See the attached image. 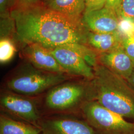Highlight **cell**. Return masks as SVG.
Masks as SVG:
<instances>
[{
    "instance_id": "6da1fadb",
    "label": "cell",
    "mask_w": 134,
    "mask_h": 134,
    "mask_svg": "<svg viewBox=\"0 0 134 134\" xmlns=\"http://www.w3.org/2000/svg\"><path fill=\"white\" fill-rule=\"evenodd\" d=\"M10 15L16 25V41L21 46L35 43L51 50L71 43H86L87 30L81 22L43 5L16 8Z\"/></svg>"
},
{
    "instance_id": "7a4b0ae2",
    "label": "cell",
    "mask_w": 134,
    "mask_h": 134,
    "mask_svg": "<svg viewBox=\"0 0 134 134\" xmlns=\"http://www.w3.org/2000/svg\"><path fill=\"white\" fill-rule=\"evenodd\" d=\"M87 85L88 100L96 101L125 118L134 119V88L123 77L98 63Z\"/></svg>"
},
{
    "instance_id": "3957f363",
    "label": "cell",
    "mask_w": 134,
    "mask_h": 134,
    "mask_svg": "<svg viewBox=\"0 0 134 134\" xmlns=\"http://www.w3.org/2000/svg\"><path fill=\"white\" fill-rule=\"evenodd\" d=\"M81 109L87 123L100 134H134V123L107 109L96 101H85Z\"/></svg>"
},
{
    "instance_id": "277c9868",
    "label": "cell",
    "mask_w": 134,
    "mask_h": 134,
    "mask_svg": "<svg viewBox=\"0 0 134 134\" xmlns=\"http://www.w3.org/2000/svg\"><path fill=\"white\" fill-rule=\"evenodd\" d=\"M26 71L8 81L7 86L10 91L21 95H36L67 80L65 74L45 72L37 69Z\"/></svg>"
},
{
    "instance_id": "5b68a950",
    "label": "cell",
    "mask_w": 134,
    "mask_h": 134,
    "mask_svg": "<svg viewBox=\"0 0 134 134\" xmlns=\"http://www.w3.org/2000/svg\"><path fill=\"white\" fill-rule=\"evenodd\" d=\"M87 85L79 83L59 85L49 92L45 98V104L53 110L69 109L79 103L87 97Z\"/></svg>"
},
{
    "instance_id": "8992f818",
    "label": "cell",
    "mask_w": 134,
    "mask_h": 134,
    "mask_svg": "<svg viewBox=\"0 0 134 134\" xmlns=\"http://www.w3.org/2000/svg\"><path fill=\"white\" fill-rule=\"evenodd\" d=\"M82 25L93 32L110 34L118 32L119 19L115 12L106 8L84 12L81 17Z\"/></svg>"
},
{
    "instance_id": "52a82bcc",
    "label": "cell",
    "mask_w": 134,
    "mask_h": 134,
    "mask_svg": "<svg viewBox=\"0 0 134 134\" xmlns=\"http://www.w3.org/2000/svg\"><path fill=\"white\" fill-rule=\"evenodd\" d=\"M67 74L83 77L91 81L94 77L92 67L72 50L60 46L50 50Z\"/></svg>"
},
{
    "instance_id": "ba28073f",
    "label": "cell",
    "mask_w": 134,
    "mask_h": 134,
    "mask_svg": "<svg viewBox=\"0 0 134 134\" xmlns=\"http://www.w3.org/2000/svg\"><path fill=\"white\" fill-rule=\"evenodd\" d=\"M22 54L24 58L36 69L45 72L66 74L50 50L35 43L22 46Z\"/></svg>"
},
{
    "instance_id": "9c48e42d",
    "label": "cell",
    "mask_w": 134,
    "mask_h": 134,
    "mask_svg": "<svg viewBox=\"0 0 134 134\" xmlns=\"http://www.w3.org/2000/svg\"><path fill=\"white\" fill-rule=\"evenodd\" d=\"M1 105L12 114L31 123L38 120L36 106L30 99L18 94L7 93L1 96Z\"/></svg>"
},
{
    "instance_id": "30bf717a",
    "label": "cell",
    "mask_w": 134,
    "mask_h": 134,
    "mask_svg": "<svg viewBox=\"0 0 134 134\" xmlns=\"http://www.w3.org/2000/svg\"><path fill=\"white\" fill-rule=\"evenodd\" d=\"M40 128L42 134H95L93 128L88 123L73 119L46 120Z\"/></svg>"
},
{
    "instance_id": "8fae6325",
    "label": "cell",
    "mask_w": 134,
    "mask_h": 134,
    "mask_svg": "<svg viewBox=\"0 0 134 134\" xmlns=\"http://www.w3.org/2000/svg\"><path fill=\"white\" fill-rule=\"evenodd\" d=\"M98 62L126 80L134 69L133 61L122 46L109 52L98 54Z\"/></svg>"
},
{
    "instance_id": "7c38bea8",
    "label": "cell",
    "mask_w": 134,
    "mask_h": 134,
    "mask_svg": "<svg viewBox=\"0 0 134 134\" xmlns=\"http://www.w3.org/2000/svg\"><path fill=\"white\" fill-rule=\"evenodd\" d=\"M122 36L119 32L99 34L87 30L85 44L98 54L107 53L122 46Z\"/></svg>"
},
{
    "instance_id": "4fadbf2b",
    "label": "cell",
    "mask_w": 134,
    "mask_h": 134,
    "mask_svg": "<svg viewBox=\"0 0 134 134\" xmlns=\"http://www.w3.org/2000/svg\"><path fill=\"white\" fill-rule=\"evenodd\" d=\"M43 5L79 22L85 11V0H44Z\"/></svg>"
},
{
    "instance_id": "5bb4252c",
    "label": "cell",
    "mask_w": 134,
    "mask_h": 134,
    "mask_svg": "<svg viewBox=\"0 0 134 134\" xmlns=\"http://www.w3.org/2000/svg\"><path fill=\"white\" fill-rule=\"evenodd\" d=\"M40 128L13 120L4 115L0 117V134H40Z\"/></svg>"
},
{
    "instance_id": "9a60e30c",
    "label": "cell",
    "mask_w": 134,
    "mask_h": 134,
    "mask_svg": "<svg viewBox=\"0 0 134 134\" xmlns=\"http://www.w3.org/2000/svg\"><path fill=\"white\" fill-rule=\"evenodd\" d=\"M62 46L67 47L75 52L92 68L95 67L98 63V54L86 44L81 43H71Z\"/></svg>"
},
{
    "instance_id": "2e32d148",
    "label": "cell",
    "mask_w": 134,
    "mask_h": 134,
    "mask_svg": "<svg viewBox=\"0 0 134 134\" xmlns=\"http://www.w3.org/2000/svg\"><path fill=\"white\" fill-rule=\"evenodd\" d=\"M15 41L10 38L0 39V62L5 64L10 62L17 51Z\"/></svg>"
},
{
    "instance_id": "e0dca14e",
    "label": "cell",
    "mask_w": 134,
    "mask_h": 134,
    "mask_svg": "<svg viewBox=\"0 0 134 134\" xmlns=\"http://www.w3.org/2000/svg\"><path fill=\"white\" fill-rule=\"evenodd\" d=\"M0 36L1 38H10L16 41V29L14 19L10 16L1 18Z\"/></svg>"
},
{
    "instance_id": "ac0fdd59",
    "label": "cell",
    "mask_w": 134,
    "mask_h": 134,
    "mask_svg": "<svg viewBox=\"0 0 134 134\" xmlns=\"http://www.w3.org/2000/svg\"><path fill=\"white\" fill-rule=\"evenodd\" d=\"M117 15L119 19L134 22V0H123Z\"/></svg>"
},
{
    "instance_id": "d6986e66",
    "label": "cell",
    "mask_w": 134,
    "mask_h": 134,
    "mask_svg": "<svg viewBox=\"0 0 134 134\" xmlns=\"http://www.w3.org/2000/svg\"><path fill=\"white\" fill-rule=\"evenodd\" d=\"M18 6L17 0H0L1 18L10 16L12 10Z\"/></svg>"
},
{
    "instance_id": "ffe728a7",
    "label": "cell",
    "mask_w": 134,
    "mask_h": 134,
    "mask_svg": "<svg viewBox=\"0 0 134 134\" xmlns=\"http://www.w3.org/2000/svg\"><path fill=\"white\" fill-rule=\"evenodd\" d=\"M118 32L122 36L134 35V22L119 19Z\"/></svg>"
},
{
    "instance_id": "44dd1931",
    "label": "cell",
    "mask_w": 134,
    "mask_h": 134,
    "mask_svg": "<svg viewBox=\"0 0 134 134\" xmlns=\"http://www.w3.org/2000/svg\"><path fill=\"white\" fill-rule=\"evenodd\" d=\"M122 46L134 63V35L122 36Z\"/></svg>"
},
{
    "instance_id": "7402d4cb",
    "label": "cell",
    "mask_w": 134,
    "mask_h": 134,
    "mask_svg": "<svg viewBox=\"0 0 134 134\" xmlns=\"http://www.w3.org/2000/svg\"><path fill=\"white\" fill-rule=\"evenodd\" d=\"M106 0H85V12L100 10L105 8Z\"/></svg>"
},
{
    "instance_id": "603a6c76",
    "label": "cell",
    "mask_w": 134,
    "mask_h": 134,
    "mask_svg": "<svg viewBox=\"0 0 134 134\" xmlns=\"http://www.w3.org/2000/svg\"><path fill=\"white\" fill-rule=\"evenodd\" d=\"M16 8H27L36 5H43L44 0H17Z\"/></svg>"
},
{
    "instance_id": "cb8c5ba5",
    "label": "cell",
    "mask_w": 134,
    "mask_h": 134,
    "mask_svg": "<svg viewBox=\"0 0 134 134\" xmlns=\"http://www.w3.org/2000/svg\"><path fill=\"white\" fill-rule=\"evenodd\" d=\"M123 0H106L105 8L112 10L117 14Z\"/></svg>"
},
{
    "instance_id": "d4e9b609",
    "label": "cell",
    "mask_w": 134,
    "mask_h": 134,
    "mask_svg": "<svg viewBox=\"0 0 134 134\" xmlns=\"http://www.w3.org/2000/svg\"><path fill=\"white\" fill-rule=\"evenodd\" d=\"M127 81L129 83L130 85L134 88V69L132 72L130 76Z\"/></svg>"
}]
</instances>
